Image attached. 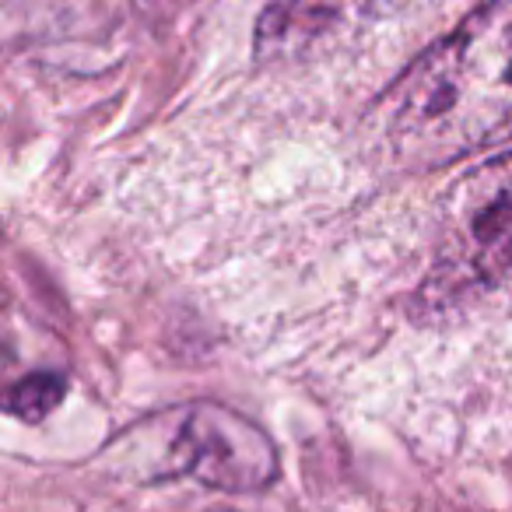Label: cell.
Wrapping results in <instances>:
<instances>
[{
    "label": "cell",
    "instance_id": "6da1fadb",
    "mask_svg": "<svg viewBox=\"0 0 512 512\" xmlns=\"http://www.w3.org/2000/svg\"><path fill=\"white\" fill-rule=\"evenodd\" d=\"M376 134L404 169H439L512 137V0H488L379 99Z\"/></svg>",
    "mask_w": 512,
    "mask_h": 512
},
{
    "label": "cell",
    "instance_id": "7a4b0ae2",
    "mask_svg": "<svg viewBox=\"0 0 512 512\" xmlns=\"http://www.w3.org/2000/svg\"><path fill=\"white\" fill-rule=\"evenodd\" d=\"M512 271V151L477 165L442 200L435 274L449 288L491 285Z\"/></svg>",
    "mask_w": 512,
    "mask_h": 512
},
{
    "label": "cell",
    "instance_id": "3957f363",
    "mask_svg": "<svg viewBox=\"0 0 512 512\" xmlns=\"http://www.w3.org/2000/svg\"><path fill=\"white\" fill-rule=\"evenodd\" d=\"M197 477L204 488L256 491L278 477V453L253 421L221 404L172 414V439L158 477Z\"/></svg>",
    "mask_w": 512,
    "mask_h": 512
},
{
    "label": "cell",
    "instance_id": "277c9868",
    "mask_svg": "<svg viewBox=\"0 0 512 512\" xmlns=\"http://www.w3.org/2000/svg\"><path fill=\"white\" fill-rule=\"evenodd\" d=\"M379 0H281L260 22V53H302L323 39L348 36L376 15Z\"/></svg>",
    "mask_w": 512,
    "mask_h": 512
},
{
    "label": "cell",
    "instance_id": "5b68a950",
    "mask_svg": "<svg viewBox=\"0 0 512 512\" xmlns=\"http://www.w3.org/2000/svg\"><path fill=\"white\" fill-rule=\"evenodd\" d=\"M64 393H67V383L60 372H36V376L11 386L8 411L22 421H43L46 414L64 400Z\"/></svg>",
    "mask_w": 512,
    "mask_h": 512
}]
</instances>
